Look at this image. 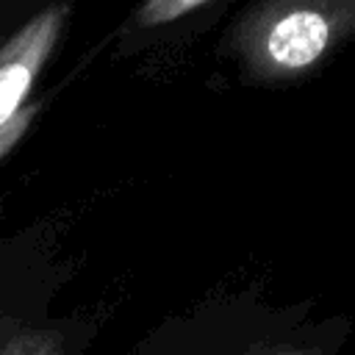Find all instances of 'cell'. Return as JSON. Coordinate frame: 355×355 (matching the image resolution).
<instances>
[{
    "instance_id": "1",
    "label": "cell",
    "mask_w": 355,
    "mask_h": 355,
    "mask_svg": "<svg viewBox=\"0 0 355 355\" xmlns=\"http://www.w3.org/2000/svg\"><path fill=\"white\" fill-rule=\"evenodd\" d=\"M355 42V0H252L227 33L250 83H297Z\"/></svg>"
},
{
    "instance_id": "2",
    "label": "cell",
    "mask_w": 355,
    "mask_h": 355,
    "mask_svg": "<svg viewBox=\"0 0 355 355\" xmlns=\"http://www.w3.org/2000/svg\"><path fill=\"white\" fill-rule=\"evenodd\" d=\"M67 17L69 6H50L0 44V158L25 136L39 111V103H31V92L61 39Z\"/></svg>"
},
{
    "instance_id": "3",
    "label": "cell",
    "mask_w": 355,
    "mask_h": 355,
    "mask_svg": "<svg viewBox=\"0 0 355 355\" xmlns=\"http://www.w3.org/2000/svg\"><path fill=\"white\" fill-rule=\"evenodd\" d=\"M130 355H313L308 347L269 336L236 333L219 316H183L147 333Z\"/></svg>"
},
{
    "instance_id": "4",
    "label": "cell",
    "mask_w": 355,
    "mask_h": 355,
    "mask_svg": "<svg viewBox=\"0 0 355 355\" xmlns=\"http://www.w3.org/2000/svg\"><path fill=\"white\" fill-rule=\"evenodd\" d=\"M97 338L89 319H33L11 313L0 319V355H86Z\"/></svg>"
},
{
    "instance_id": "5",
    "label": "cell",
    "mask_w": 355,
    "mask_h": 355,
    "mask_svg": "<svg viewBox=\"0 0 355 355\" xmlns=\"http://www.w3.org/2000/svg\"><path fill=\"white\" fill-rule=\"evenodd\" d=\"M208 0H144L141 8L136 11L133 22L139 28H153V25H166V22H175L178 17L205 6Z\"/></svg>"
}]
</instances>
